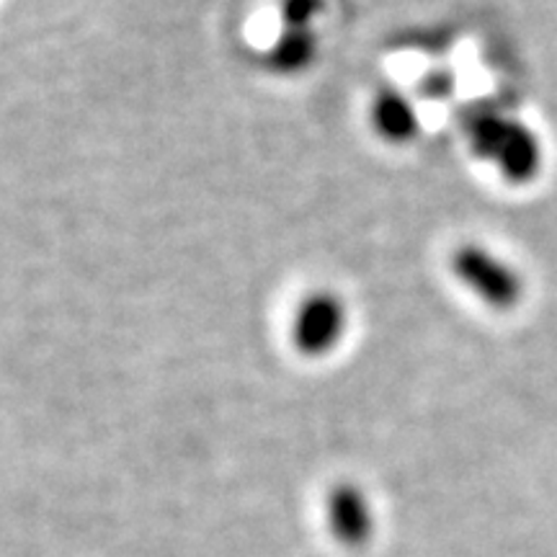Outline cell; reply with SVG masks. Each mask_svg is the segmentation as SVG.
<instances>
[{
	"label": "cell",
	"instance_id": "obj_2",
	"mask_svg": "<svg viewBox=\"0 0 557 557\" xmlns=\"http://www.w3.org/2000/svg\"><path fill=\"white\" fill-rule=\"evenodd\" d=\"M449 267L457 282L493 310H513L527 295V282L521 271L496 250L480 246V243H462L451 253Z\"/></svg>",
	"mask_w": 557,
	"mask_h": 557
},
{
	"label": "cell",
	"instance_id": "obj_6",
	"mask_svg": "<svg viewBox=\"0 0 557 557\" xmlns=\"http://www.w3.org/2000/svg\"><path fill=\"white\" fill-rule=\"evenodd\" d=\"M333 524L346 537H359L367 529V504L354 485H341L331 496Z\"/></svg>",
	"mask_w": 557,
	"mask_h": 557
},
{
	"label": "cell",
	"instance_id": "obj_3",
	"mask_svg": "<svg viewBox=\"0 0 557 557\" xmlns=\"http://www.w3.org/2000/svg\"><path fill=\"white\" fill-rule=\"evenodd\" d=\"M348 329V308L333 289H315L299 299L292 318V344L302 357L323 359L338 348Z\"/></svg>",
	"mask_w": 557,
	"mask_h": 557
},
{
	"label": "cell",
	"instance_id": "obj_7",
	"mask_svg": "<svg viewBox=\"0 0 557 557\" xmlns=\"http://www.w3.org/2000/svg\"><path fill=\"white\" fill-rule=\"evenodd\" d=\"M323 11L325 0H278L282 29H312Z\"/></svg>",
	"mask_w": 557,
	"mask_h": 557
},
{
	"label": "cell",
	"instance_id": "obj_1",
	"mask_svg": "<svg viewBox=\"0 0 557 557\" xmlns=\"http://www.w3.org/2000/svg\"><path fill=\"white\" fill-rule=\"evenodd\" d=\"M465 129H468L472 152L487 160L511 184H527L540 173V137L521 120L483 109L470 116Z\"/></svg>",
	"mask_w": 557,
	"mask_h": 557
},
{
	"label": "cell",
	"instance_id": "obj_4",
	"mask_svg": "<svg viewBox=\"0 0 557 557\" xmlns=\"http://www.w3.org/2000/svg\"><path fill=\"white\" fill-rule=\"evenodd\" d=\"M369 122L377 135L389 145L413 143L421 132V114L416 103L400 88H380L369 107Z\"/></svg>",
	"mask_w": 557,
	"mask_h": 557
},
{
	"label": "cell",
	"instance_id": "obj_5",
	"mask_svg": "<svg viewBox=\"0 0 557 557\" xmlns=\"http://www.w3.org/2000/svg\"><path fill=\"white\" fill-rule=\"evenodd\" d=\"M318 47L315 29H282L263 62L276 75H299L315 62Z\"/></svg>",
	"mask_w": 557,
	"mask_h": 557
}]
</instances>
